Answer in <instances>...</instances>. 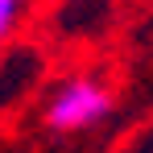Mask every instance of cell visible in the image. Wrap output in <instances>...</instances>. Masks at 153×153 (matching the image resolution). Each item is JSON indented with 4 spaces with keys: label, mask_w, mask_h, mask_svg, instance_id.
Masks as SVG:
<instances>
[{
    "label": "cell",
    "mask_w": 153,
    "mask_h": 153,
    "mask_svg": "<svg viewBox=\"0 0 153 153\" xmlns=\"http://www.w3.org/2000/svg\"><path fill=\"white\" fill-rule=\"evenodd\" d=\"M112 87L95 75H75L66 83H58L50 95H46V108H42V120L50 132H87L95 128L112 112Z\"/></svg>",
    "instance_id": "obj_1"
},
{
    "label": "cell",
    "mask_w": 153,
    "mask_h": 153,
    "mask_svg": "<svg viewBox=\"0 0 153 153\" xmlns=\"http://www.w3.org/2000/svg\"><path fill=\"white\" fill-rule=\"evenodd\" d=\"M21 8H25V0H0V46H4V42H8V33L17 29Z\"/></svg>",
    "instance_id": "obj_2"
}]
</instances>
